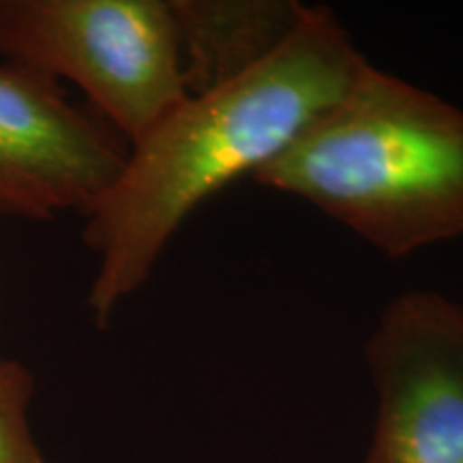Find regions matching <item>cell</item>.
Masks as SVG:
<instances>
[{
	"mask_svg": "<svg viewBox=\"0 0 463 463\" xmlns=\"http://www.w3.org/2000/svg\"><path fill=\"white\" fill-rule=\"evenodd\" d=\"M367 65L337 15L309 7L273 56L232 82L187 95L129 144L118 178L84 217V242L97 258L86 294L92 322L108 328L184 222L279 157Z\"/></svg>",
	"mask_w": 463,
	"mask_h": 463,
	"instance_id": "cell-1",
	"label": "cell"
},
{
	"mask_svg": "<svg viewBox=\"0 0 463 463\" xmlns=\"http://www.w3.org/2000/svg\"><path fill=\"white\" fill-rule=\"evenodd\" d=\"M251 181L408 258L463 236V109L369 62Z\"/></svg>",
	"mask_w": 463,
	"mask_h": 463,
	"instance_id": "cell-2",
	"label": "cell"
},
{
	"mask_svg": "<svg viewBox=\"0 0 463 463\" xmlns=\"http://www.w3.org/2000/svg\"><path fill=\"white\" fill-rule=\"evenodd\" d=\"M0 58L69 80L127 146L189 95L172 0H0Z\"/></svg>",
	"mask_w": 463,
	"mask_h": 463,
	"instance_id": "cell-3",
	"label": "cell"
},
{
	"mask_svg": "<svg viewBox=\"0 0 463 463\" xmlns=\"http://www.w3.org/2000/svg\"><path fill=\"white\" fill-rule=\"evenodd\" d=\"M375 392L364 463H463V303L408 289L364 341Z\"/></svg>",
	"mask_w": 463,
	"mask_h": 463,
	"instance_id": "cell-4",
	"label": "cell"
},
{
	"mask_svg": "<svg viewBox=\"0 0 463 463\" xmlns=\"http://www.w3.org/2000/svg\"><path fill=\"white\" fill-rule=\"evenodd\" d=\"M127 142L69 101L61 82L0 61V213L45 222L86 217L112 187Z\"/></svg>",
	"mask_w": 463,
	"mask_h": 463,
	"instance_id": "cell-5",
	"label": "cell"
},
{
	"mask_svg": "<svg viewBox=\"0 0 463 463\" xmlns=\"http://www.w3.org/2000/svg\"><path fill=\"white\" fill-rule=\"evenodd\" d=\"M189 95L241 78L292 37L309 9L294 0H172Z\"/></svg>",
	"mask_w": 463,
	"mask_h": 463,
	"instance_id": "cell-6",
	"label": "cell"
},
{
	"mask_svg": "<svg viewBox=\"0 0 463 463\" xmlns=\"http://www.w3.org/2000/svg\"><path fill=\"white\" fill-rule=\"evenodd\" d=\"M33 373L22 363L0 358V463H54L45 459L28 427Z\"/></svg>",
	"mask_w": 463,
	"mask_h": 463,
	"instance_id": "cell-7",
	"label": "cell"
}]
</instances>
